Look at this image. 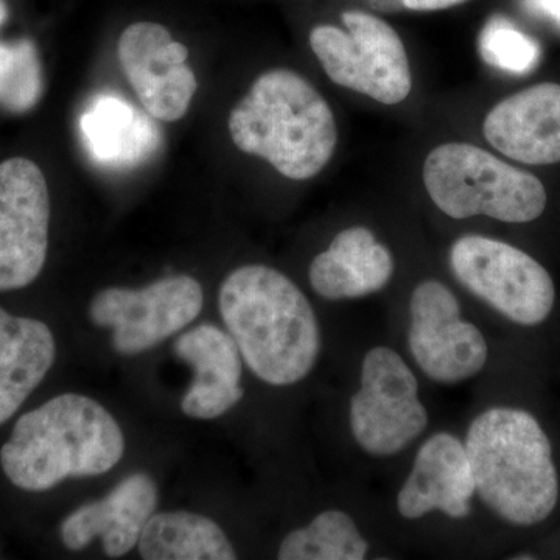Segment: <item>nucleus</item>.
Returning a JSON list of instances; mask_svg holds the SVG:
<instances>
[{"label": "nucleus", "mask_w": 560, "mask_h": 560, "mask_svg": "<svg viewBox=\"0 0 560 560\" xmlns=\"http://www.w3.org/2000/svg\"><path fill=\"white\" fill-rule=\"evenodd\" d=\"M221 318L253 374L272 386L307 377L320 353V330L307 296L267 265H245L221 283Z\"/></svg>", "instance_id": "1"}, {"label": "nucleus", "mask_w": 560, "mask_h": 560, "mask_svg": "<svg viewBox=\"0 0 560 560\" xmlns=\"http://www.w3.org/2000/svg\"><path fill=\"white\" fill-rule=\"evenodd\" d=\"M124 453L119 423L98 401L61 394L18 420L0 464L14 486L43 492L68 478L106 474Z\"/></svg>", "instance_id": "2"}, {"label": "nucleus", "mask_w": 560, "mask_h": 560, "mask_svg": "<svg viewBox=\"0 0 560 560\" xmlns=\"http://www.w3.org/2000/svg\"><path fill=\"white\" fill-rule=\"evenodd\" d=\"M467 455L482 503L501 521L534 526L559 500L551 442L540 423L518 408H489L471 420Z\"/></svg>", "instance_id": "3"}, {"label": "nucleus", "mask_w": 560, "mask_h": 560, "mask_svg": "<svg viewBox=\"0 0 560 560\" xmlns=\"http://www.w3.org/2000/svg\"><path fill=\"white\" fill-rule=\"evenodd\" d=\"M232 142L293 180L311 179L329 164L338 131L329 103L300 73L272 69L254 81L232 109Z\"/></svg>", "instance_id": "4"}, {"label": "nucleus", "mask_w": 560, "mask_h": 560, "mask_svg": "<svg viewBox=\"0 0 560 560\" xmlns=\"http://www.w3.org/2000/svg\"><path fill=\"white\" fill-rule=\"evenodd\" d=\"M431 200L455 220L486 215L504 223H529L547 208L539 178L499 160L480 147L448 142L423 164Z\"/></svg>", "instance_id": "5"}, {"label": "nucleus", "mask_w": 560, "mask_h": 560, "mask_svg": "<svg viewBox=\"0 0 560 560\" xmlns=\"http://www.w3.org/2000/svg\"><path fill=\"white\" fill-rule=\"evenodd\" d=\"M346 31L318 25L311 47L338 86L368 95L383 105H397L412 88L407 49L397 32L381 18L364 11L342 14Z\"/></svg>", "instance_id": "6"}, {"label": "nucleus", "mask_w": 560, "mask_h": 560, "mask_svg": "<svg viewBox=\"0 0 560 560\" xmlns=\"http://www.w3.org/2000/svg\"><path fill=\"white\" fill-rule=\"evenodd\" d=\"M451 267L460 285L521 326H539L555 307L550 272L525 250L482 235L453 243Z\"/></svg>", "instance_id": "7"}, {"label": "nucleus", "mask_w": 560, "mask_h": 560, "mask_svg": "<svg viewBox=\"0 0 560 560\" xmlns=\"http://www.w3.org/2000/svg\"><path fill=\"white\" fill-rule=\"evenodd\" d=\"M353 440L372 456H393L429 425L415 372L396 350L377 346L364 355L360 389L349 407Z\"/></svg>", "instance_id": "8"}, {"label": "nucleus", "mask_w": 560, "mask_h": 560, "mask_svg": "<svg viewBox=\"0 0 560 560\" xmlns=\"http://www.w3.org/2000/svg\"><path fill=\"white\" fill-rule=\"evenodd\" d=\"M408 348L423 374L441 385L469 381L489 357L485 335L463 319L458 298L433 279L412 291Z\"/></svg>", "instance_id": "9"}, {"label": "nucleus", "mask_w": 560, "mask_h": 560, "mask_svg": "<svg viewBox=\"0 0 560 560\" xmlns=\"http://www.w3.org/2000/svg\"><path fill=\"white\" fill-rule=\"evenodd\" d=\"M205 294L190 276L156 280L145 289H106L95 294L90 316L113 329L121 355H138L189 326L201 313Z\"/></svg>", "instance_id": "10"}, {"label": "nucleus", "mask_w": 560, "mask_h": 560, "mask_svg": "<svg viewBox=\"0 0 560 560\" xmlns=\"http://www.w3.org/2000/svg\"><path fill=\"white\" fill-rule=\"evenodd\" d=\"M50 198L35 162L0 164V291L20 290L38 278L49 246Z\"/></svg>", "instance_id": "11"}, {"label": "nucleus", "mask_w": 560, "mask_h": 560, "mask_svg": "<svg viewBox=\"0 0 560 560\" xmlns=\"http://www.w3.org/2000/svg\"><path fill=\"white\" fill-rule=\"evenodd\" d=\"M117 57L139 102L154 119L176 121L186 116L198 90L187 66L189 50L154 22H136L121 33Z\"/></svg>", "instance_id": "12"}, {"label": "nucleus", "mask_w": 560, "mask_h": 560, "mask_svg": "<svg viewBox=\"0 0 560 560\" xmlns=\"http://www.w3.org/2000/svg\"><path fill=\"white\" fill-rule=\"evenodd\" d=\"M477 493L466 445L455 434L441 431L422 445L407 481L397 493V511L407 521L440 511L447 517L467 518Z\"/></svg>", "instance_id": "13"}, {"label": "nucleus", "mask_w": 560, "mask_h": 560, "mask_svg": "<svg viewBox=\"0 0 560 560\" xmlns=\"http://www.w3.org/2000/svg\"><path fill=\"white\" fill-rule=\"evenodd\" d=\"M485 138L504 156L528 165L560 162V84L540 83L497 103Z\"/></svg>", "instance_id": "14"}, {"label": "nucleus", "mask_w": 560, "mask_h": 560, "mask_svg": "<svg viewBox=\"0 0 560 560\" xmlns=\"http://www.w3.org/2000/svg\"><path fill=\"white\" fill-rule=\"evenodd\" d=\"M156 504L158 488L149 475H130L105 499L83 504L62 522V544L80 551L101 537L106 555L121 558L139 544Z\"/></svg>", "instance_id": "15"}, {"label": "nucleus", "mask_w": 560, "mask_h": 560, "mask_svg": "<svg viewBox=\"0 0 560 560\" xmlns=\"http://www.w3.org/2000/svg\"><path fill=\"white\" fill-rule=\"evenodd\" d=\"M393 254L364 226L348 228L313 259V290L327 301L359 300L378 293L393 279Z\"/></svg>", "instance_id": "16"}, {"label": "nucleus", "mask_w": 560, "mask_h": 560, "mask_svg": "<svg viewBox=\"0 0 560 560\" xmlns=\"http://www.w3.org/2000/svg\"><path fill=\"white\" fill-rule=\"evenodd\" d=\"M81 138L88 154L102 167L131 168L161 145L156 125L124 98L101 94L84 109Z\"/></svg>", "instance_id": "17"}, {"label": "nucleus", "mask_w": 560, "mask_h": 560, "mask_svg": "<svg viewBox=\"0 0 560 560\" xmlns=\"http://www.w3.org/2000/svg\"><path fill=\"white\" fill-rule=\"evenodd\" d=\"M57 346L49 327L0 308V425L50 371Z\"/></svg>", "instance_id": "18"}, {"label": "nucleus", "mask_w": 560, "mask_h": 560, "mask_svg": "<svg viewBox=\"0 0 560 560\" xmlns=\"http://www.w3.org/2000/svg\"><path fill=\"white\" fill-rule=\"evenodd\" d=\"M139 552L145 560H232L237 558L215 522L186 511L151 515L140 534Z\"/></svg>", "instance_id": "19"}, {"label": "nucleus", "mask_w": 560, "mask_h": 560, "mask_svg": "<svg viewBox=\"0 0 560 560\" xmlns=\"http://www.w3.org/2000/svg\"><path fill=\"white\" fill-rule=\"evenodd\" d=\"M370 551L359 526L346 512H320L311 525L291 530L280 545V560H361Z\"/></svg>", "instance_id": "20"}, {"label": "nucleus", "mask_w": 560, "mask_h": 560, "mask_svg": "<svg viewBox=\"0 0 560 560\" xmlns=\"http://www.w3.org/2000/svg\"><path fill=\"white\" fill-rule=\"evenodd\" d=\"M180 360L195 371V385L208 388L245 393L241 386L242 353L228 331L212 324H202L180 335L175 342Z\"/></svg>", "instance_id": "21"}, {"label": "nucleus", "mask_w": 560, "mask_h": 560, "mask_svg": "<svg viewBox=\"0 0 560 560\" xmlns=\"http://www.w3.org/2000/svg\"><path fill=\"white\" fill-rule=\"evenodd\" d=\"M482 61L511 75H528L541 60V47L508 18H490L478 38Z\"/></svg>", "instance_id": "22"}, {"label": "nucleus", "mask_w": 560, "mask_h": 560, "mask_svg": "<svg viewBox=\"0 0 560 560\" xmlns=\"http://www.w3.org/2000/svg\"><path fill=\"white\" fill-rule=\"evenodd\" d=\"M43 94V72L31 40L0 43V106L10 113H25Z\"/></svg>", "instance_id": "23"}, {"label": "nucleus", "mask_w": 560, "mask_h": 560, "mask_svg": "<svg viewBox=\"0 0 560 560\" xmlns=\"http://www.w3.org/2000/svg\"><path fill=\"white\" fill-rule=\"evenodd\" d=\"M518 3L528 16L550 25L560 35V0H518Z\"/></svg>", "instance_id": "24"}, {"label": "nucleus", "mask_w": 560, "mask_h": 560, "mask_svg": "<svg viewBox=\"0 0 560 560\" xmlns=\"http://www.w3.org/2000/svg\"><path fill=\"white\" fill-rule=\"evenodd\" d=\"M466 0H404L405 9L412 11H438L452 9Z\"/></svg>", "instance_id": "25"}, {"label": "nucleus", "mask_w": 560, "mask_h": 560, "mask_svg": "<svg viewBox=\"0 0 560 560\" xmlns=\"http://www.w3.org/2000/svg\"><path fill=\"white\" fill-rule=\"evenodd\" d=\"M375 11L381 13H396V11L405 10L404 0H368Z\"/></svg>", "instance_id": "26"}, {"label": "nucleus", "mask_w": 560, "mask_h": 560, "mask_svg": "<svg viewBox=\"0 0 560 560\" xmlns=\"http://www.w3.org/2000/svg\"><path fill=\"white\" fill-rule=\"evenodd\" d=\"M7 16H9V10H7L5 2L3 0H0V25L5 22Z\"/></svg>", "instance_id": "27"}]
</instances>
